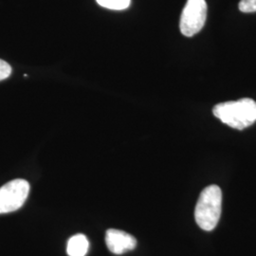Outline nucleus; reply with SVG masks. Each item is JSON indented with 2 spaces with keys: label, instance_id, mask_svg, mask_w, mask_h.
Instances as JSON below:
<instances>
[{
  "label": "nucleus",
  "instance_id": "39448f33",
  "mask_svg": "<svg viewBox=\"0 0 256 256\" xmlns=\"http://www.w3.org/2000/svg\"><path fill=\"white\" fill-rule=\"evenodd\" d=\"M106 243L114 254H122L137 247V240L133 236L120 230L110 229L106 234Z\"/></svg>",
  "mask_w": 256,
  "mask_h": 256
},
{
  "label": "nucleus",
  "instance_id": "1a4fd4ad",
  "mask_svg": "<svg viewBox=\"0 0 256 256\" xmlns=\"http://www.w3.org/2000/svg\"><path fill=\"white\" fill-rule=\"evenodd\" d=\"M12 70V66L6 61L0 59V82L9 78Z\"/></svg>",
  "mask_w": 256,
  "mask_h": 256
},
{
  "label": "nucleus",
  "instance_id": "f257e3e1",
  "mask_svg": "<svg viewBox=\"0 0 256 256\" xmlns=\"http://www.w3.org/2000/svg\"><path fill=\"white\" fill-rule=\"evenodd\" d=\"M214 115L230 128L243 130L256 122V102L250 98L225 102L214 106Z\"/></svg>",
  "mask_w": 256,
  "mask_h": 256
},
{
  "label": "nucleus",
  "instance_id": "423d86ee",
  "mask_svg": "<svg viewBox=\"0 0 256 256\" xmlns=\"http://www.w3.org/2000/svg\"><path fill=\"white\" fill-rule=\"evenodd\" d=\"M90 248L88 240L84 234H76L70 238L66 247V254L68 256H86Z\"/></svg>",
  "mask_w": 256,
  "mask_h": 256
},
{
  "label": "nucleus",
  "instance_id": "20e7f679",
  "mask_svg": "<svg viewBox=\"0 0 256 256\" xmlns=\"http://www.w3.org/2000/svg\"><path fill=\"white\" fill-rule=\"evenodd\" d=\"M30 184L25 180H14L0 187V214L19 210L27 200Z\"/></svg>",
  "mask_w": 256,
  "mask_h": 256
},
{
  "label": "nucleus",
  "instance_id": "0eeeda50",
  "mask_svg": "<svg viewBox=\"0 0 256 256\" xmlns=\"http://www.w3.org/2000/svg\"><path fill=\"white\" fill-rule=\"evenodd\" d=\"M97 3L106 9L120 10L128 9L131 0H96Z\"/></svg>",
  "mask_w": 256,
  "mask_h": 256
},
{
  "label": "nucleus",
  "instance_id": "7ed1b4c3",
  "mask_svg": "<svg viewBox=\"0 0 256 256\" xmlns=\"http://www.w3.org/2000/svg\"><path fill=\"white\" fill-rule=\"evenodd\" d=\"M207 18L205 0H187L183 8L180 28L184 36L192 37L204 27Z\"/></svg>",
  "mask_w": 256,
  "mask_h": 256
},
{
  "label": "nucleus",
  "instance_id": "6e6552de",
  "mask_svg": "<svg viewBox=\"0 0 256 256\" xmlns=\"http://www.w3.org/2000/svg\"><path fill=\"white\" fill-rule=\"evenodd\" d=\"M238 8L242 12H256V0H240Z\"/></svg>",
  "mask_w": 256,
  "mask_h": 256
},
{
  "label": "nucleus",
  "instance_id": "f03ea898",
  "mask_svg": "<svg viewBox=\"0 0 256 256\" xmlns=\"http://www.w3.org/2000/svg\"><path fill=\"white\" fill-rule=\"evenodd\" d=\"M222 210V191L218 185L202 190L194 209V220L200 228L212 230L218 224Z\"/></svg>",
  "mask_w": 256,
  "mask_h": 256
}]
</instances>
